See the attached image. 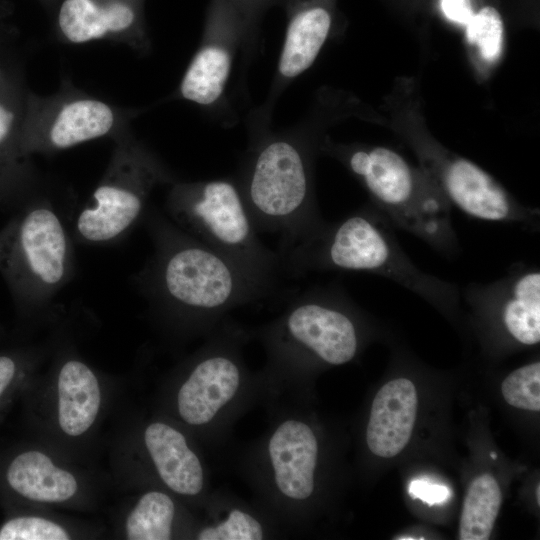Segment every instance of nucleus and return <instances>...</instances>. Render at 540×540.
Returning <instances> with one entry per match:
<instances>
[{
	"label": "nucleus",
	"mask_w": 540,
	"mask_h": 540,
	"mask_svg": "<svg viewBox=\"0 0 540 540\" xmlns=\"http://www.w3.org/2000/svg\"><path fill=\"white\" fill-rule=\"evenodd\" d=\"M322 138L312 126L272 131L249 121V144L234 177L258 233L280 236L278 255L318 230L314 159Z\"/></svg>",
	"instance_id": "nucleus-1"
},
{
	"label": "nucleus",
	"mask_w": 540,
	"mask_h": 540,
	"mask_svg": "<svg viewBox=\"0 0 540 540\" xmlns=\"http://www.w3.org/2000/svg\"><path fill=\"white\" fill-rule=\"evenodd\" d=\"M146 214L153 253L136 280L155 306L181 316L209 317L273 291L166 215Z\"/></svg>",
	"instance_id": "nucleus-2"
},
{
	"label": "nucleus",
	"mask_w": 540,
	"mask_h": 540,
	"mask_svg": "<svg viewBox=\"0 0 540 540\" xmlns=\"http://www.w3.org/2000/svg\"><path fill=\"white\" fill-rule=\"evenodd\" d=\"M280 268L292 277L310 272L356 271L388 278L423 298L454 302L457 288L423 272L402 250L381 215L371 209L324 224L279 255Z\"/></svg>",
	"instance_id": "nucleus-3"
},
{
	"label": "nucleus",
	"mask_w": 540,
	"mask_h": 540,
	"mask_svg": "<svg viewBox=\"0 0 540 540\" xmlns=\"http://www.w3.org/2000/svg\"><path fill=\"white\" fill-rule=\"evenodd\" d=\"M319 151L346 167L397 226L441 253L456 254L451 204L421 167L387 147L336 143L327 137L322 138Z\"/></svg>",
	"instance_id": "nucleus-4"
},
{
	"label": "nucleus",
	"mask_w": 540,
	"mask_h": 540,
	"mask_svg": "<svg viewBox=\"0 0 540 540\" xmlns=\"http://www.w3.org/2000/svg\"><path fill=\"white\" fill-rule=\"evenodd\" d=\"M164 210L182 231L275 287L279 255L259 238L234 177L175 180L168 185Z\"/></svg>",
	"instance_id": "nucleus-5"
},
{
	"label": "nucleus",
	"mask_w": 540,
	"mask_h": 540,
	"mask_svg": "<svg viewBox=\"0 0 540 540\" xmlns=\"http://www.w3.org/2000/svg\"><path fill=\"white\" fill-rule=\"evenodd\" d=\"M0 273L25 312L49 306L73 278V241L47 196L37 192L0 230Z\"/></svg>",
	"instance_id": "nucleus-6"
},
{
	"label": "nucleus",
	"mask_w": 540,
	"mask_h": 540,
	"mask_svg": "<svg viewBox=\"0 0 540 540\" xmlns=\"http://www.w3.org/2000/svg\"><path fill=\"white\" fill-rule=\"evenodd\" d=\"M113 142L106 169L74 222V236L81 243L108 244L122 238L146 214L154 190L176 180L132 130Z\"/></svg>",
	"instance_id": "nucleus-7"
},
{
	"label": "nucleus",
	"mask_w": 540,
	"mask_h": 540,
	"mask_svg": "<svg viewBox=\"0 0 540 540\" xmlns=\"http://www.w3.org/2000/svg\"><path fill=\"white\" fill-rule=\"evenodd\" d=\"M139 108L116 105L75 87L63 77L51 95L27 91L20 145L29 157L51 155L100 140H116L131 131Z\"/></svg>",
	"instance_id": "nucleus-8"
},
{
	"label": "nucleus",
	"mask_w": 540,
	"mask_h": 540,
	"mask_svg": "<svg viewBox=\"0 0 540 540\" xmlns=\"http://www.w3.org/2000/svg\"><path fill=\"white\" fill-rule=\"evenodd\" d=\"M421 163L450 204L477 219L493 222L538 223L537 209L520 204L493 176L414 129L402 130Z\"/></svg>",
	"instance_id": "nucleus-9"
},
{
	"label": "nucleus",
	"mask_w": 540,
	"mask_h": 540,
	"mask_svg": "<svg viewBox=\"0 0 540 540\" xmlns=\"http://www.w3.org/2000/svg\"><path fill=\"white\" fill-rule=\"evenodd\" d=\"M257 27L232 1L210 0L200 44L175 97L208 110L220 106L238 51L254 43Z\"/></svg>",
	"instance_id": "nucleus-10"
},
{
	"label": "nucleus",
	"mask_w": 540,
	"mask_h": 540,
	"mask_svg": "<svg viewBox=\"0 0 540 540\" xmlns=\"http://www.w3.org/2000/svg\"><path fill=\"white\" fill-rule=\"evenodd\" d=\"M295 296L280 325L288 345L331 365L352 360L359 340L354 319L346 308V293L337 285H327Z\"/></svg>",
	"instance_id": "nucleus-11"
},
{
	"label": "nucleus",
	"mask_w": 540,
	"mask_h": 540,
	"mask_svg": "<svg viewBox=\"0 0 540 540\" xmlns=\"http://www.w3.org/2000/svg\"><path fill=\"white\" fill-rule=\"evenodd\" d=\"M144 7L145 0H59L53 34L65 45L109 41L147 55L152 41Z\"/></svg>",
	"instance_id": "nucleus-12"
},
{
	"label": "nucleus",
	"mask_w": 540,
	"mask_h": 540,
	"mask_svg": "<svg viewBox=\"0 0 540 540\" xmlns=\"http://www.w3.org/2000/svg\"><path fill=\"white\" fill-rule=\"evenodd\" d=\"M332 4L333 0L285 1L287 25L276 73L265 104L255 110L261 118L270 119L280 94L318 57L332 29Z\"/></svg>",
	"instance_id": "nucleus-13"
},
{
	"label": "nucleus",
	"mask_w": 540,
	"mask_h": 540,
	"mask_svg": "<svg viewBox=\"0 0 540 540\" xmlns=\"http://www.w3.org/2000/svg\"><path fill=\"white\" fill-rule=\"evenodd\" d=\"M78 492L77 477L41 450L20 448L0 457V498L10 506L66 503Z\"/></svg>",
	"instance_id": "nucleus-14"
},
{
	"label": "nucleus",
	"mask_w": 540,
	"mask_h": 540,
	"mask_svg": "<svg viewBox=\"0 0 540 540\" xmlns=\"http://www.w3.org/2000/svg\"><path fill=\"white\" fill-rule=\"evenodd\" d=\"M28 89L12 77L0 86V203L24 204L38 192L39 178L32 157L20 145Z\"/></svg>",
	"instance_id": "nucleus-15"
},
{
	"label": "nucleus",
	"mask_w": 540,
	"mask_h": 540,
	"mask_svg": "<svg viewBox=\"0 0 540 540\" xmlns=\"http://www.w3.org/2000/svg\"><path fill=\"white\" fill-rule=\"evenodd\" d=\"M240 371L222 352L207 355L192 369L177 394V409L188 424L209 423L236 394Z\"/></svg>",
	"instance_id": "nucleus-16"
},
{
	"label": "nucleus",
	"mask_w": 540,
	"mask_h": 540,
	"mask_svg": "<svg viewBox=\"0 0 540 540\" xmlns=\"http://www.w3.org/2000/svg\"><path fill=\"white\" fill-rule=\"evenodd\" d=\"M417 392L406 378L383 385L371 407L366 440L377 456H396L410 440L417 413Z\"/></svg>",
	"instance_id": "nucleus-17"
},
{
	"label": "nucleus",
	"mask_w": 540,
	"mask_h": 540,
	"mask_svg": "<svg viewBox=\"0 0 540 540\" xmlns=\"http://www.w3.org/2000/svg\"><path fill=\"white\" fill-rule=\"evenodd\" d=\"M268 450L281 493L295 500L308 498L314 489L318 455L312 429L304 422L287 420L271 436Z\"/></svg>",
	"instance_id": "nucleus-18"
},
{
	"label": "nucleus",
	"mask_w": 540,
	"mask_h": 540,
	"mask_svg": "<svg viewBox=\"0 0 540 540\" xmlns=\"http://www.w3.org/2000/svg\"><path fill=\"white\" fill-rule=\"evenodd\" d=\"M57 422L72 438L86 434L94 425L101 406L99 380L85 362L66 359L57 375Z\"/></svg>",
	"instance_id": "nucleus-19"
},
{
	"label": "nucleus",
	"mask_w": 540,
	"mask_h": 540,
	"mask_svg": "<svg viewBox=\"0 0 540 540\" xmlns=\"http://www.w3.org/2000/svg\"><path fill=\"white\" fill-rule=\"evenodd\" d=\"M144 444L168 488L186 496L200 493L204 483L203 468L180 431L166 423L153 422L144 431Z\"/></svg>",
	"instance_id": "nucleus-20"
},
{
	"label": "nucleus",
	"mask_w": 540,
	"mask_h": 540,
	"mask_svg": "<svg viewBox=\"0 0 540 540\" xmlns=\"http://www.w3.org/2000/svg\"><path fill=\"white\" fill-rule=\"evenodd\" d=\"M501 300V317L508 333L519 343L540 341V272L528 269L491 285Z\"/></svg>",
	"instance_id": "nucleus-21"
},
{
	"label": "nucleus",
	"mask_w": 540,
	"mask_h": 540,
	"mask_svg": "<svg viewBox=\"0 0 540 540\" xmlns=\"http://www.w3.org/2000/svg\"><path fill=\"white\" fill-rule=\"evenodd\" d=\"M502 503V493L490 474L475 478L466 493L460 520L461 540H486L490 537Z\"/></svg>",
	"instance_id": "nucleus-22"
},
{
	"label": "nucleus",
	"mask_w": 540,
	"mask_h": 540,
	"mask_svg": "<svg viewBox=\"0 0 540 540\" xmlns=\"http://www.w3.org/2000/svg\"><path fill=\"white\" fill-rule=\"evenodd\" d=\"M174 515V502L167 494L161 491L146 492L126 516L125 536L130 540L170 539Z\"/></svg>",
	"instance_id": "nucleus-23"
},
{
	"label": "nucleus",
	"mask_w": 540,
	"mask_h": 540,
	"mask_svg": "<svg viewBox=\"0 0 540 540\" xmlns=\"http://www.w3.org/2000/svg\"><path fill=\"white\" fill-rule=\"evenodd\" d=\"M465 27L467 42L476 49L482 60L494 62L499 58L503 49L504 25L497 9L482 7L472 15Z\"/></svg>",
	"instance_id": "nucleus-24"
},
{
	"label": "nucleus",
	"mask_w": 540,
	"mask_h": 540,
	"mask_svg": "<svg viewBox=\"0 0 540 540\" xmlns=\"http://www.w3.org/2000/svg\"><path fill=\"white\" fill-rule=\"evenodd\" d=\"M71 535L61 524L43 516L11 511L0 525V540H67Z\"/></svg>",
	"instance_id": "nucleus-25"
},
{
	"label": "nucleus",
	"mask_w": 540,
	"mask_h": 540,
	"mask_svg": "<svg viewBox=\"0 0 540 540\" xmlns=\"http://www.w3.org/2000/svg\"><path fill=\"white\" fill-rule=\"evenodd\" d=\"M502 394L516 408L540 410V363L534 362L509 374L502 383Z\"/></svg>",
	"instance_id": "nucleus-26"
},
{
	"label": "nucleus",
	"mask_w": 540,
	"mask_h": 540,
	"mask_svg": "<svg viewBox=\"0 0 540 540\" xmlns=\"http://www.w3.org/2000/svg\"><path fill=\"white\" fill-rule=\"evenodd\" d=\"M263 538L261 524L251 515L233 509L221 523L202 529L199 540H260Z\"/></svg>",
	"instance_id": "nucleus-27"
},
{
	"label": "nucleus",
	"mask_w": 540,
	"mask_h": 540,
	"mask_svg": "<svg viewBox=\"0 0 540 540\" xmlns=\"http://www.w3.org/2000/svg\"><path fill=\"white\" fill-rule=\"evenodd\" d=\"M30 359L21 351L0 352V417L21 386Z\"/></svg>",
	"instance_id": "nucleus-28"
},
{
	"label": "nucleus",
	"mask_w": 540,
	"mask_h": 540,
	"mask_svg": "<svg viewBox=\"0 0 540 540\" xmlns=\"http://www.w3.org/2000/svg\"><path fill=\"white\" fill-rule=\"evenodd\" d=\"M408 492L412 498L420 499L428 505L443 504L450 498L449 488L424 479L411 481Z\"/></svg>",
	"instance_id": "nucleus-29"
},
{
	"label": "nucleus",
	"mask_w": 540,
	"mask_h": 540,
	"mask_svg": "<svg viewBox=\"0 0 540 540\" xmlns=\"http://www.w3.org/2000/svg\"><path fill=\"white\" fill-rule=\"evenodd\" d=\"M440 8L448 20L460 25H466L474 14L470 0H440Z\"/></svg>",
	"instance_id": "nucleus-30"
},
{
	"label": "nucleus",
	"mask_w": 540,
	"mask_h": 540,
	"mask_svg": "<svg viewBox=\"0 0 540 540\" xmlns=\"http://www.w3.org/2000/svg\"><path fill=\"white\" fill-rule=\"evenodd\" d=\"M244 14L256 22H259L262 15L275 6L283 7L286 0H230Z\"/></svg>",
	"instance_id": "nucleus-31"
},
{
	"label": "nucleus",
	"mask_w": 540,
	"mask_h": 540,
	"mask_svg": "<svg viewBox=\"0 0 540 540\" xmlns=\"http://www.w3.org/2000/svg\"><path fill=\"white\" fill-rule=\"evenodd\" d=\"M5 10L0 5V21L4 16ZM13 76L6 72L0 65V86L5 85Z\"/></svg>",
	"instance_id": "nucleus-32"
},
{
	"label": "nucleus",
	"mask_w": 540,
	"mask_h": 540,
	"mask_svg": "<svg viewBox=\"0 0 540 540\" xmlns=\"http://www.w3.org/2000/svg\"><path fill=\"white\" fill-rule=\"evenodd\" d=\"M48 12H54L59 0H38Z\"/></svg>",
	"instance_id": "nucleus-33"
}]
</instances>
